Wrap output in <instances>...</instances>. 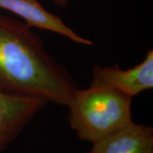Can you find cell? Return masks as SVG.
<instances>
[{
	"instance_id": "52a82bcc",
	"label": "cell",
	"mask_w": 153,
	"mask_h": 153,
	"mask_svg": "<svg viewBox=\"0 0 153 153\" xmlns=\"http://www.w3.org/2000/svg\"><path fill=\"white\" fill-rule=\"evenodd\" d=\"M54 4H55L57 6L59 7H62L65 8L69 3V0H51Z\"/></svg>"
},
{
	"instance_id": "7a4b0ae2",
	"label": "cell",
	"mask_w": 153,
	"mask_h": 153,
	"mask_svg": "<svg viewBox=\"0 0 153 153\" xmlns=\"http://www.w3.org/2000/svg\"><path fill=\"white\" fill-rule=\"evenodd\" d=\"M132 99L107 88H76L67 119L79 139L94 143L131 122Z\"/></svg>"
},
{
	"instance_id": "277c9868",
	"label": "cell",
	"mask_w": 153,
	"mask_h": 153,
	"mask_svg": "<svg viewBox=\"0 0 153 153\" xmlns=\"http://www.w3.org/2000/svg\"><path fill=\"white\" fill-rule=\"evenodd\" d=\"M49 102L42 97L0 89V152L21 134L35 115Z\"/></svg>"
},
{
	"instance_id": "ba28073f",
	"label": "cell",
	"mask_w": 153,
	"mask_h": 153,
	"mask_svg": "<svg viewBox=\"0 0 153 153\" xmlns=\"http://www.w3.org/2000/svg\"><path fill=\"white\" fill-rule=\"evenodd\" d=\"M88 153H90V152H88Z\"/></svg>"
},
{
	"instance_id": "3957f363",
	"label": "cell",
	"mask_w": 153,
	"mask_h": 153,
	"mask_svg": "<svg viewBox=\"0 0 153 153\" xmlns=\"http://www.w3.org/2000/svg\"><path fill=\"white\" fill-rule=\"evenodd\" d=\"M91 88H107L134 97L153 88V50H148L145 60L139 65L122 70L113 66H94Z\"/></svg>"
},
{
	"instance_id": "8992f818",
	"label": "cell",
	"mask_w": 153,
	"mask_h": 153,
	"mask_svg": "<svg viewBox=\"0 0 153 153\" xmlns=\"http://www.w3.org/2000/svg\"><path fill=\"white\" fill-rule=\"evenodd\" d=\"M90 153H153V128L133 120L93 143Z\"/></svg>"
},
{
	"instance_id": "6da1fadb",
	"label": "cell",
	"mask_w": 153,
	"mask_h": 153,
	"mask_svg": "<svg viewBox=\"0 0 153 153\" xmlns=\"http://www.w3.org/2000/svg\"><path fill=\"white\" fill-rule=\"evenodd\" d=\"M76 84L32 27L0 14V89L67 106Z\"/></svg>"
},
{
	"instance_id": "5b68a950",
	"label": "cell",
	"mask_w": 153,
	"mask_h": 153,
	"mask_svg": "<svg viewBox=\"0 0 153 153\" xmlns=\"http://www.w3.org/2000/svg\"><path fill=\"white\" fill-rule=\"evenodd\" d=\"M0 9L16 15L31 27L58 33L75 44L90 46L89 39L76 34L55 14L50 13L38 0H0Z\"/></svg>"
}]
</instances>
